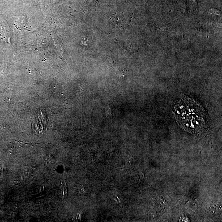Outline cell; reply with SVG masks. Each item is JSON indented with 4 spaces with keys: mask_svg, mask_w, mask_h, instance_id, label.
Returning <instances> with one entry per match:
<instances>
[{
    "mask_svg": "<svg viewBox=\"0 0 222 222\" xmlns=\"http://www.w3.org/2000/svg\"><path fill=\"white\" fill-rule=\"evenodd\" d=\"M68 189L65 184H62L60 187L59 190V195L61 198H66L68 195Z\"/></svg>",
    "mask_w": 222,
    "mask_h": 222,
    "instance_id": "6da1fadb",
    "label": "cell"
},
{
    "mask_svg": "<svg viewBox=\"0 0 222 222\" xmlns=\"http://www.w3.org/2000/svg\"><path fill=\"white\" fill-rule=\"evenodd\" d=\"M106 115L108 117H110L111 116V110L109 107H107L106 109Z\"/></svg>",
    "mask_w": 222,
    "mask_h": 222,
    "instance_id": "7a4b0ae2",
    "label": "cell"
}]
</instances>
